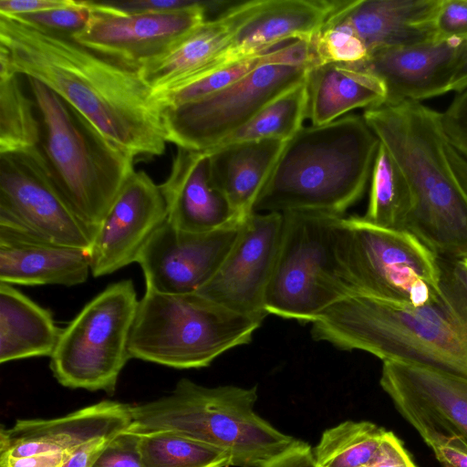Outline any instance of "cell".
Segmentation results:
<instances>
[{"label":"cell","instance_id":"6da1fadb","mask_svg":"<svg viewBox=\"0 0 467 467\" xmlns=\"http://www.w3.org/2000/svg\"><path fill=\"white\" fill-rule=\"evenodd\" d=\"M8 74L40 81L134 158L163 154L161 109L138 70L0 15V76Z\"/></svg>","mask_w":467,"mask_h":467},{"label":"cell","instance_id":"7a4b0ae2","mask_svg":"<svg viewBox=\"0 0 467 467\" xmlns=\"http://www.w3.org/2000/svg\"><path fill=\"white\" fill-rule=\"evenodd\" d=\"M410 190L404 230L441 259L467 257V193L447 155L441 112L419 101L381 105L363 113Z\"/></svg>","mask_w":467,"mask_h":467},{"label":"cell","instance_id":"3957f363","mask_svg":"<svg viewBox=\"0 0 467 467\" xmlns=\"http://www.w3.org/2000/svg\"><path fill=\"white\" fill-rule=\"evenodd\" d=\"M379 143L363 115L303 126L286 141L254 213L345 216L364 195Z\"/></svg>","mask_w":467,"mask_h":467},{"label":"cell","instance_id":"277c9868","mask_svg":"<svg viewBox=\"0 0 467 467\" xmlns=\"http://www.w3.org/2000/svg\"><path fill=\"white\" fill-rule=\"evenodd\" d=\"M310 332L314 340L340 350L467 378V324L442 294L423 306L354 294L320 315Z\"/></svg>","mask_w":467,"mask_h":467},{"label":"cell","instance_id":"5b68a950","mask_svg":"<svg viewBox=\"0 0 467 467\" xmlns=\"http://www.w3.org/2000/svg\"><path fill=\"white\" fill-rule=\"evenodd\" d=\"M257 400V386L206 387L181 379L168 395L131 405L128 431H171L224 452L230 466L261 467L300 440L259 416Z\"/></svg>","mask_w":467,"mask_h":467},{"label":"cell","instance_id":"8992f818","mask_svg":"<svg viewBox=\"0 0 467 467\" xmlns=\"http://www.w3.org/2000/svg\"><path fill=\"white\" fill-rule=\"evenodd\" d=\"M26 79L41 124L38 148L66 202L95 237L134 157L46 85Z\"/></svg>","mask_w":467,"mask_h":467},{"label":"cell","instance_id":"52a82bcc","mask_svg":"<svg viewBox=\"0 0 467 467\" xmlns=\"http://www.w3.org/2000/svg\"><path fill=\"white\" fill-rule=\"evenodd\" d=\"M264 320L197 292L169 295L145 289L129 351L131 358L172 368H205L226 351L250 343Z\"/></svg>","mask_w":467,"mask_h":467},{"label":"cell","instance_id":"ba28073f","mask_svg":"<svg viewBox=\"0 0 467 467\" xmlns=\"http://www.w3.org/2000/svg\"><path fill=\"white\" fill-rule=\"evenodd\" d=\"M282 214V236L265 310L311 324L331 306L354 295L337 249L342 216L307 211Z\"/></svg>","mask_w":467,"mask_h":467},{"label":"cell","instance_id":"9c48e42d","mask_svg":"<svg viewBox=\"0 0 467 467\" xmlns=\"http://www.w3.org/2000/svg\"><path fill=\"white\" fill-rule=\"evenodd\" d=\"M337 249L354 294L412 306L441 296L438 256L405 230L381 227L363 216H342Z\"/></svg>","mask_w":467,"mask_h":467},{"label":"cell","instance_id":"30bf717a","mask_svg":"<svg viewBox=\"0 0 467 467\" xmlns=\"http://www.w3.org/2000/svg\"><path fill=\"white\" fill-rule=\"evenodd\" d=\"M139 301L134 284L123 279L107 285L62 329L49 368L69 389L112 394L131 358L129 343Z\"/></svg>","mask_w":467,"mask_h":467},{"label":"cell","instance_id":"8fae6325","mask_svg":"<svg viewBox=\"0 0 467 467\" xmlns=\"http://www.w3.org/2000/svg\"><path fill=\"white\" fill-rule=\"evenodd\" d=\"M308 68L263 65L220 91L162 109L167 141L195 151L217 147L272 100L304 82Z\"/></svg>","mask_w":467,"mask_h":467},{"label":"cell","instance_id":"7c38bea8","mask_svg":"<svg viewBox=\"0 0 467 467\" xmlns=\"http://www.w3.org/2000/svg\"><path fill=\"white\" fill-rule=\"evenodd\" d=\"M0 226L86 250L94 239L58 191L38 146L0 153Z\"/></svg>","mask_w":467,"mask_h":467},{"label":"cell","instance_id":"4fadbf2b","mask_svg":"<svg viewBox=\"0 0 467 467\" xmlns=\"http://www.w3.org/2000/svg\"><path fill=\"white\" fill-rule=\"evenodd\" d=\"M234 2L209 0L201 6L168 13H130L106 1H91L86 27L71 39L119 65L138 70L206 21V14L221 15Z\"/></svg>","mask_w":467,"mask_h":467},{"label":"cell","instance_id":"5bb4252c","mask_svg":"<svg viewBox=\"0 0 467 467\" xmlns=\"http://www.w3.org/2000/svg\"><path fill=\"white\" fill-rule=\"evenodd\" d=\"M244 221L213 231L189 232L166 220L136 262L143 272L145 289L169 295L196 293L221 266Z\"/></svg>","mask_w":467,"mask_h":467},{"label":"cell","instance_id":"9a60e30c","mask_svg":"<svg viewBox=\"0 0 467 467\" xmlns=\"http://www.w3.org/2000/svg\"><path fill=\"white\" fill-rule=\"evenodd\" d=\"M283 229V214L253 213L214 275L197 293L243 315L265 319L268 286Z\"/></svg>","mask_w":467,"mask_h":467},{"label":"cell","instance_id":"2e32d148","mask_svg":"<svg viewBox=\"0 0 467 467\" xmlns=\"http://www.w3.org/2000/svg\"><path fill=\"white\" fill-rule=\"evenodd\" d=\"M379 384L423 441L441 435L458 437L467 443V378L386 360Z\"/></svg>","mask_w":467,"mask_h":467},{"label":"cell","instance_id":"e0dca14e","mask_svg":"<svg viewBox=\"0 0 467 467\" xmlns=\"http://www.w3.org/2000/svg\"><path fill=\"white\" fill-rule=\"evenodd\" d=\"M337 4L328 0L235 2L221 14L231 33L225 49L209 70L265 53L286 41L312 39Z\"/></svg>","mask_w":467,"mask_h":467},{"label":"cell","instance_id":"ac0fdd59","mask_svg":"<svg viewBox=\"0 0 467 467\" xmlns=\"http://www.w3.org/2000/svg\"><path fill=\"white\" fill-rule=\"evenodd\" d=\"M167 220L160 185L133 171L101 223L88 250L94 277L136 263L144 245Z\"/></svg>","mask_w":467,"mask_h":467},{"label":"cell","instance_id":"d6986e66","mask_svg":"<svg viewBox=\"0 0 467 467\" xmlns=\"http://www.w3.org/2000/svg\"><path fill=\"white\" fill-rule=\"evenodd\" d=\"M131 405L103 400L66 416L18 420L0 431V456L76 451L97 440H110L130 429Z\"/></svg>","mask_w":467,"mask_h":467},{"label":"cell","instance_id":"ffe728a7","mask_svg":"<svg viewBox=\"0 0 467 467\" xmlns=\"http://www.w3.org/2000/svg\"><path fill=\"white\" fill-rule=\"evenodd\" d=\"M462 40L434 39L372 51L348 64L377 77L386 89L383 105L420 101L450 91L456 56Z\"/></svg>","mask_w":467,"mask_h":467},{"label":"cell","instance_id":"44dd1931","mask_svg":"<svg viewBox=\"0 0 467 467\" xmlns=\"http://www.w3.org/2000/svg\"><path fill=\"white\" fill-rule=\"evenodd\" d=\"M442 0L338 1L328 19L348 26L368 53L437 39Z\"/></svg>","mask_w":467,"mask_h":467},{"label":"cell","instance_id":"7402d4cb","mask_svg":"<svg viewBox=\"0 0 467 467\" xmlns=\"http://www.w3.org/2000/svg\"><path fill=\"white\" fill-rule=\"evenodd\" d=\"M160 189L167 220L179 229L209 232L244 221L213 184L207 150L177 147L170 174Z\"/></svg>","mask_w":467,"mask_h":467},{"label":"cell","instance_id":"603a6c76","mask_svg":"<svg viewBox=\"0 0 467 467\" xmlns=\"http://www.w3.org/2000/svg\"><path fill=\"white\" fill-rule=\"evenodd\" d=\"M89 274L88 250L0 226V283L69 287L85 283Z\"/></svg>","mask_w":467,"mask_h":467},{"label":"cell","instance_id":"cb8c5ba5","mask_svg":"<svg viewBox=\"0 0 467 467\" xmlns=\"http://www.w3.org/2000/svg\"><path fill=\"white\" fill-rule=\"evenodd\" d=\"M286 141L246 140L208 150L211 177L237 216L244 220L271 175Z\"/></svg>","mask_w":467,"mask_h":467},{"label":"cell","instance_id":"d4e9b609","mask_svg":"<svg viewBox=\"0 0 467 467\" xmlns=\"http://www.w3.org/2000/svg\"><path fill=\"white\" fill-rule=\"evenodd\" d=\"M306 119L311 125L330 123L358 108H375L386 100L383 83L348 64L313 66L306 76Z\"/></svg>","mask_w":467,"mask_h":467},{"label":"cell","instance_id":"484cf974","mask_svg":"<svg viewBox=\"0 0 467 467\" xmlns=\"http://www.w3.org/2000/svg\"><path fill=\"white\" fill-rule=\"evenodd\" d=\"M62 329L52 313L12 285L0 283V363L50 357Z\"/></svg>","mask_w":467,"mask_h":467},{"label":"cell","instance_id":"4316f807","mask_svg":"<svg viewBox=\"0 0 467 467\" xmlns=\"http://www.w3.org/2000/svg\"><path fill=\"white\" fill-rule=\"evenodd\" d=\"M230 33L223 15L206 20L138 72L153 92L192 78L213 67L225 49Z\"/></svg>","mask_w":467,"mask_h":467},{"label":"cell","instance_id":"83f0119b","mask_svg":"<svg viewBox=\"0 0 467 467\" xmlns=\"http://www.w3.org/2000/svg\"><path fill=\"white\" fill-rule=\"evenodd\" d=\"M411 206L409 184L380 142L370 177L368 204L363 217L381 227L404 230Z\"/></svg>","mask_w":467,"mask_h":467},{"label":"cell","instance_id":"f1b7e54d","mask_svg":"<svg viewBox=\"0 0 467 467\" xmlns=\"http://www.w3.org/2000/svg\"><path fill=\"white\" fill-rule=\"evenodd\" d=\"M388 431L368 420H346L327 429L313 449L317 467H363Z\"/></svg>","mask_w":467,"mask_h":467},{"label":"cell","instance_id":"f546056e","mask_svg":"<svg viewBox=\"0 0 467 467\" xmlns=\"http://www.w3.org/2000/svg\"><path fill=\"white\" fill-rule=\"evenodd\" d=\"M306 109L307 90L304 81L265 106L249 122L218 146L246 140L287 141L303 127Z\"/></svg>","mask_w":467,"mask_h":467},{"label":"cell","instance_id":"4dcf8cb0","mask_svg":"<svg viewBox=\"0 0 467 467\" xmlns=\"http://www.w3.org/2000/svg\"><path fill=\"white\" fill-rule=\"evenodd\" d=\"M16 74L0 76V153L37 147L41 124L36 104Z\"/></svg>","mask_w":467,"mask_h":467},{"label":"cell","instance_id":"1f68e13d","mask_svg":"<svg viewBox=\"0 0 467 467\" xmlns=\"http://www.w3.org/2000/svg\"><path fill=\"white\" fill-rule=\"evenodd\" d=\"M145 467H230L227 454L171 431L139 433Z\"/></svg>","mask_w":467,"mask_h":467},{"label":"cell","instance_id":"d6a6232c","mask_svg":"<svg viewBox=\"0 0 467 467\" xmlns=\"http://www.w3.org/2000/svg\"><path fill=\"white\" fill-rule=\"evenodd\" d=\"M273 49L257 56L220 66L160 91L153 92L154 99L162 109L178 107L213 94L237 82L260 66L275 65Z\"/></svg>","mask_w":467,"mask_h":467},{"label":"cell","instance_id":"836d02e7","mask_svg":"<svg viewBox=\"0 0 467 467\" xmlns=\"http://www.w3.org/2000/svg\"><path fill=\"white\" fill-rule=\"evenodd\" d=\"M311 42L317 65L354 64L368 56L362 42L348 26L328 18Z\"/></svg>","mask_w":467,"mask_h":467},{"label":"cell","instance_id":"e575fe53","mask_svg":"<svg viewBox=\"0 0 467 467\" xmlns=\"http://www.w3.org/2000/svg\"><path fill=\"white\" fill-rule=\"evenodd\" d=\"M91 13V1L73 0L63 7L5 16L42 33L71 39L86 27Z\"/></svg>","mask_w":467,"mask_h":467},{"label":"cell","instance_id":"d590c367","mask_svg":"<svg viewBox=\"0 0 467 467\" xmlns=\"http://www.w3.org/2000/svg\"><path fill=\"white\" fill-rule=\"evenodd\" d=\"M441 294L461 318L467 324V257L439 258Z\"/></svg>","mask_w":467,"mask_h":467},{"label":"cell","instance_id":"8d00e7d4","mask_svg":"<svg viewBox=\"0 0 467 467\" xmlns=\"http://www.w3.org/2000/svg\"><path fill=\"white\" fill-rule=\"evenodd\" d=\"M139 433L126 431L112 438L90 467H145L140 454Z\"/></svg>","mask_w":467,"mask_h":467},{"label":"cell","instance_id":"74e56055","mask_svg":"<svg viewBox=\"0 0 467 467\" xmlns=\"http://www.w3.org/2000/svg\"><path fill=\"white\" fill-rule=\"evenodd\" d=\"M441 122L450 145L467 160V89L460 92L441 113Z\"/></svg>","mask_w":467,"mask_h":467},{"label":"cell","instance_id":"f35d334b","mask_svg":"<svg viewBox=\"0 0 467 467\" xmlns=\"http://www.w3.org/2000/svg\"><path fill=\"white\" fill-rule=\"evenodd\" d=\"M436 33L438 39H467V0H442Z\"/></svg>","mask_w":467,"mask_h":467},{"label":"cell","instance_id":"ab89813d","mask_svg":"<svg viewBox=\"0 0 467 467\" xmlns=\"http://www.w3.org/2000/svg\"><path fill=\"white\" fill-rule=\"evenodd\" d=\"M424 441L442 467H467V443L462 439L437 435Z\"/></svg>","mask_w":467,"mask_h":467},{"label":"cell","instance_id":"60d3db41","mask_svg":"<svg viewBox=\"0 0 467 467\" xmlns=\"http://www.w3.org/2000/svg\"><path fill=\"white\" fill-rule=\"evenodd\" d=\"M109 5L130 13H168L206 5L209 0H126L106 1Z\"/></svg>","mask_w":467,"mask_h":467},{"label":"cell","instance_id":"b9f144b4","mask_svg":"<svg viewBox=\"0 0 467 467\" xmlns=\"http://www.w3.org/2000/svg\"><path fill=\"white\" fill-rule=\"evenodd\" d=\"M363 467H416L401 441L387 431L372 459Z\"/></svg>","mask_w":467,"mask_h":467},{"label":"cell","instance_id":"7bdbcfd3","mask_svg":"<svg viewBox=\"0 0 467 467\" xmlns=\"http://www.w3.org/2000/svg\"><path fill=\"white\" fill-rule=\"evenodd\" d=\"M76 451L43 453L26 457L0 456V467H63Z\"/></svg>","mask_w":467,"mask_h":467},{"label":"cell","instance_id":"ee69618b","mask_svg":"<svg viewBox=\"0 0 467 467\" xmlns=\"http://www.w3.org/2000/svg\"><path fill=\"white\" fill-rule=\"evenodd\" d=\"M261 467H317V465L311 446L299 441L294 447Z\"/></svg>","mask_w":467,"mask_h":467},{"label":"cell","instance_id":"f6af8a7d","mask_svg":"<svg viewBox=\"0 0 467 467\" xmlns=\"http://www.w3.org/2000/svg\"><path fill=\"white\" fill-rule=\"evenodd\" d=\"M73 0H0V15L16 16L63 7Z\"/></svg>","mask_w":467,"mask_h":467},{"label":"cell","instance_id":"bcb514c9","mask_svg":"<svg viewBox=\"0 0 467 467\" xmlns=\"http://www.w3.org/2000/svg\"><path fill=\"white\" fill-rule=\"evenodd\" d=\"M110 440H97L82 446L63 467H90Z\"/></svg>","mask_w":467,"mask_h":467},{"label":"cell","instance_id":"7dc6e473","mask_svg":"<svg viewBox=\"0 0 467 467\" xmlns=\"http://www.w3.org/2000/svg\"><path fill=\"white\" fill-rule=\"evenodd\" d=\"M467 89V39L462 40L455 60L450 91L462 92Z\"/></svg>","mask_w":467,"mask_h":467},{"label":"cell","instance_id":"c3c4849f","mask_svg":"<svg viewBox=\"0 0 467 467\" xmlns=\"http://www.w3.org/2000/svg\"><path fill=\"white\" fill-rule=\"evenodd\" d=\"M447 155L450 163L464 191L467 193V160L461 156L448 142Z\"/></svg>","mask_w":467,"mask_h":467}]
</instances>
